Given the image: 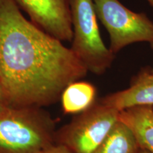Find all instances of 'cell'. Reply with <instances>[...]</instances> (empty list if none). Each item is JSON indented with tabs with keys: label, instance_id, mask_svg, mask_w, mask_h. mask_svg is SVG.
<instances>
[{
	"label": "cell",
	"instance_id": "obj_1",
	"mask_svg": "<svg viewBox=\"0 0 153 153\" xmlns=\"http://www.w3.org/2000/svg\"><path fill=\"white\" fill-rule=\"evenodd\" d=\"M87 73L71 49L28 20L15 0H0V86L9 106H48Z\"/></svg>",
	"mask_w": 153,
	"mask_h": 153
},
{
	"label": "cell",
	"instance_id": "obj_2",
	"mask_svg": "<svg viewBox=\"0 0 153 153\" xmlns=\"http://www.w3.org/2000/svg\"><path fill=\"white\" fill-rule=\"evenodd\" d=\"M55 121L43 108L9 106L0 111V153H41L55 144Z\"/></svg>",
	"mask_w": 153,
	"mask_h": 153
},
{
	"label": "cell",
	"instance_id": "obj_3",
	"mask_svg": "<svg viewBox=\"0 0 153 153\" xmlns=\"http://www.w3.org/2000/svg\"><path fill=\"white\" fill-rule=\"evenodd\" d=\"M72 38L70 48L88 72L101 75L111 67L115 55L99 31L92 0H70Z\"/></svg>",
	"mask_w": 153,
	"mask_h": 153
},
{
	"label": "cell",
	"instance_id": "obj_4",
	"mask_svg": "<svg viewBox=\"0 0 153 153\" xmlns=\"http://www.w3.org/2000/svg\"><path fill=\"white\" fill-rule=\"evenodd\" d=\"M119 113L97 99L92 106L56 130L55 143L74 153H94L117 122Z\"/></svg>",
	"mask_w": 153,
	"mask_h": 153
},
{
	"label": "cell",
	"instance_id": "obj_5",
	"mask_svg": "<svg viewBox=\"0 0 153 153\" xmlns=\"http://www.w3.org/2000/svg\"><path fill=\"white\" fill-rule=\"evenodd\" d=\"M97 18L110 37L109 48L115 55L135 43H148L153 49V22L118 0H92Z\"/></svg>",
	"mask_w": 153,
	"mask_h": 153
},
{
	"label": "cell",
	"instance_id": "obj_6",
	"mask_svg": "<svg viewBox=\"0 0 153 153\" xmlns=\"http://www.w3.org/2000/svg\"><path fill=\"white\" fill-rule=\"evenodd\" d=\"M30 21L61 41L71 42L70 0H15Z\"/></svg>",
	"mask_w": 153,
	"mask_h": 153
},
{
	"label": "cell",
	"instance_id": "obj_7",
	"mask_svg": "<svg viewBox=\"0 0 153 153\" xmlns=\"http://www.w3.org/2000/svg\"><path fill=\"white\" fill-rule=\"evenodd\" d=\"M99 100L118 111L137 106H153V72L148 69L142 70L132 79L128 87Z\"/></svg>",
	"mask_w": 153,
	"mask_h": 153
},
{
	"label": "cell",
	"instance_id": "obj_8",
	"mask_svg": "<svg viewBox=\"0 0 153 153\" xmlns=\"http://www.w3.org/2000/svg\"><path fill=\"white\" fill-rule=\"evenodd\" d=\"M118 118L133 131L140 148L153 153V106H137L120 111Z\"/></svg>",
	"mask_w": 153,
	"mask_h": 153
},
{
	"label": "cell",
	"instance_id": "obj_9",
	"mask_svg": "<svg viewBox=\"0 0 153 153\" xmlns=\"http://www.w3.org/2000/svg\"><path fill=\"white\" fill-rule=\"evenodd\" d=\"M97 90L93 84L77 80L69 85L61 95L65 114L76 115L87 110L97 101Z\"/></svg>",
	"mask_w": 153,
	"mask_h": 153
},
{
	"label": "cell",
	"instance_id": "obj_10",
	"mask_svg": "<svg viewBox=\"0 0 153 153\" xmlns=\"http://www.w3.org/2000/svg\"><path fill=\"white\" fill-rule=\"evenodd\" d=\"M140 150L133 131L118 118L94 153H139Z\"/></svg>",
	"mask_w": 153,
	"mask_h": 153
},
{
	"label": "cell",
	"instance_id": "obj_11",
	"mask_svg": "<svg viewBox=\"0 0 153 153\" xmlns=\"http://www.w3.org/2000/svg\"><path fill=\"white\" fill-rule=\"evenodd\" d=\"M41 153H74L73 151L62 145L53 144L44 150Z\"/></svg>",
	"mask_w": 153,
	"mask_h": 153
},
{
	"label": "cell",
	"instance_id": "obj_12",
	"mask_svg": "<svg viewBox=\"0 0 153 153\" xmlns=\"http://www.w3.org/2000/svg\"><path fill=\"white\" fill-rule=\"evenodd\" d=\"M7 106H9V104L7 103V100H6L2 89H1V86H0V111L3 110L4 108Z\"/></svg>",
	"mask_w": 153,
	"mask_h": 153
},
{
	"label": "cell",
	"instance_id": "obj_13",
	"mask_svg": "<svg viewBox=\"0 0 153 153\" xmlns=\"http://www.w3.org/2000/svg\"><path fill=\"white\" fill-rule=\"evenodd\" d=\"M149 3V4L151 7H152V9H153V0H146Z\"/></svg>",
	"mask_w": 153,
	"mask_h": 153
},
{
	"label": "cell",
	"instance_id": "obj_14",
	"mask_svg": "<svg viewBox=\"0 0 153 153\" xmlns=\"http://www.w3.org/2000/svg\"><path fill=\"white\" fill-rule=\"evenodd\" d=\"M139 153H150V152H149L148 151H147V150H143V149H141Z\"/></svg>",
	"mask_w": 153,
	"mask_h": 153
},
{
	"label": "cell",
	"instance_id": "obj_15",
	"mask_svg": "<svg viewBox=\"0 0 153 153\" xmlns=\"http://www.w3.org/2000/svg\"><path fill=\"white\" fill-rule=\"evenodd\" d=\"M152 71L153 72V68H152Z\"/></svg>",
	"mask_w": 153,
	"mask_h": 153
}]
</instances>
